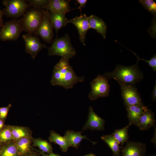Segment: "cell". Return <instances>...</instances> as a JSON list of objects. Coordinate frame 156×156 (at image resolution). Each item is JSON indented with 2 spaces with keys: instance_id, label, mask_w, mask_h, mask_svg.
Returning a JSON list of instances; mask_svg holds the SVG:
<instances>
[{
  "instance_id": "obj_1",
  "label": "cell",
  "mask_w": 156,
  "mask_h": 156,
  "mask_svg": "<svg viewBox=\"0 0 156 156\" xmlns=\"http://www.w3.org/2000/svg\"><path fill=\"white\" fill-rule=\"evenodd\" d=\"M69 60L62 58L54 66L50 81L52 85L60 86L68 89L73 88L77 83L84 80L83 77H79L75 74Z\"/></svg>"
},
{
  "instance_id": "obj_2",
  "label": "cell",
  "mask_w": 156,
  "mask_h": 156,
  "mask_svg": "<svg viewBox=\"0 0 156 156\" xmlns=\"http://www.w3.org/2000/svg\"><path fill=\"white\" fill-rule=\"evenodd\" d=\"M139 61L130 66L117 64L114 70L104 74L108 79H113L119 84L133 86L142 80L143 75L138 66Z\"/></svg>"
},
{
  "instance_id": "obj_3",
  "label": "cell",
  "mask_w": 156,
  "mask_h": 156,
  "mask_svg": "<svg viewBox=\"0 0 156 156\" xmlns=\"http://www.w3.org/2000/svg\"><path fill=\"white\" fill-rule=\"evenodd\" d=\"M48 52L49 55L60 56L69 60L76 53V51L73 47L67 34L62 37L55 39L48 48Z\"/></svg>"
},
{
  "instance_id": "obj_4",
  "label": "cell",
  "mask_w": 156,
  "mask_h": 156,
  "mask_svg": "<svg viewBox=\"0 0 156 156\" xmlns=\"http://www.w3.org/2000/svg\"><path fill=\"white\" fill-rule=\"evenodd\" d=\"M43 10L34 8L26 11L20 19L23 31L30 34H34L42 21Z\"/></svg>"
},
{
  "instance_id": "obj_5",
  "label": "cell",
  "mask_w": 156,
  "mask_h": 156,
  "mask_svg": "<svg viewBox=\"0 0 156 156\" xmlns=\"http://www.w3.org/2000/svg\"><path fill=\"white\" fill-rule=\"evenodd\" d=\"M23 31L20 19H14L3 24L0 29L1 41L17 40Z\"/></svg>"
},
{
  "instance_id": "obj_6",
  "label": "cell",
  "mask_w": 156,
  "mask_h": 156,
  "mask_svg": "<svg viewBox=\"0 0 156 156\" xmlns=\"http://www.w3.org/2000/svg\"><path fill=\"white\" fill-rule=\"evenodd\" d=\"M108 79L104 75H99L90 83L91 91L88 95L89 99L94 101L100 97L107 96L109 94L110 86Z\"/></svg>"
},
{
  "instance_id": "obj_7",
  "label": "cell",
  "mask_w": 156,
  "mask_h": 156,
  "mask_svg": "<svg viewBox=\"0 0 156 156\" xmlns=\"http://www.w3.org/2000/svg\"><path fill=\"white\" fill-rule=\"evenodd\" d=\"M3 4L5 7L3 10L4 15L15 19L23 16L30 7L24 0H4Z\"/></svg>"
},
{
  "instance_id": "obj_8",
  "label": "cell",
  "mask_w": 156,
  "mask_h": 156,
  "mask_svg": "<svg viewBox=\"0 0 156 156\" xmlns=\"http://www.w3.org/2000/svg\"><path fill=\"white\" fill-rule=\"evenodd\" d=\"M125 106L144 105L137 89L133 86L119 84Z\"/></svg>"
},
{
  "instance_id": "obj_9",
  "label": "cell",
  "mask_w": 156,
  "mask_h": 156,
  "mask_svg": "<svg viewBox=\"0 0 156 156\" xmlns=\"http://www.w3.org/2000/svg\"><path fill=\"white\" fill-rule=\"evenodd\" d=\"M53 29L49 19L48 11L43 10L42 21L34 34L40 36L44 41L50 43L51 42L53 37Z\"/></svg>"
},
{
  "instance_id": "obj_10",
  "label": "cell",
  "mask_w": 156,
  "mask_h": 156,
  "mask_svg": "<svg viewBox=\"0 0 156 156\" xmlns=\"http://www.w3.org/2000/svg\"><path fill=\"white\" fill-rule=\"evenodd\" d=\"M22 37L25 42V51L30 55L33 59L42 49L47 48L45 44L41 43L37 36L27 34L23 35Z\"/></svg>"
},
{
  "instance_id": "obj_11",
  "label": "cell",
  "mask_w": 156,
  "mask_h": 156,
  "mask_svg": "<svg viewBox=\"0 0 156 156\" xmlns=\"http://www.w3.org/2000/svg\"><path fill=\"white\" fill-rule=\"evenodd\" d=\"M68 23L73 24L77 28L79 35V39L82 44L85 46L86 36L88 30L90 29L88 17L86 14H81L73 18L68 20Z\"/></svg>"
},
{
  "instance_id": "obj_12",
  "label": "cell",
  "mask_w": 156,
  "mask_h": 156,
  "mask_svg": "<svg viewBox=\"0 0 156 156\" xmlns=\"http://www.w3.org/2000/svg\"><path fill=\"white\" fill-rule=\"evenodd\" d=\"M105 120L94 112L92 107L89 108L88 120L83 126L82 131L88 129L102 131L104 129Z\"/></svg>"
},
{
  "instance_id": "obj_13",
  "label": "cell",
  "mask_w": 156,
  "mask_h": 156,
  "mask_svg": "<svg viewBox=\"0 0 156 156\" xmlns=\"http://www.w3.org/2000/svg\"><path fill=\"white\" fill-rule=\"evenodd\" d=\"M146 150V145L144 143L128 141L122 150L121 156H144Z\"/></svg>"
},
{
  "instance_id": "obj_14",
  "label": "cell",
  "mask_w": 156,
  "mask_h": 156,
  "mask_svg": "<svg viewBox=\"0 0 156 156\" xmlns=\"http://www.w3.org/2000/svg\"><path fill=\"white\" fill-rule=\"evenodd\" d=\"M155 122L154 113L147 107L140 116L137 126L141 131H146L155 126Z\"/></svg>"
},
{
  "instance_id": "obj_15",
  "label": "cell",
  "mask_w": 156,
  "mask_h": 156,
  "mask_svg": "<svg viewBox=\"0 0 156 156\" xmlns=\"http://www.w3.org/2000/svg\"><path fill=\"white\" fill-rule=\"evenodd\" d=\"M125 107L129 123L131 125H134L137 126L140 116L147 107L144 105H129Z\"/></svg>"
},
{
  "instance_id": "obj_16",
  "label": "cell",
  "mask_w": 156,
  "mask_h": 156,
  "mask_svg": "<svg viewBox=\"0 0 156 156\" xmlns=\"http://www.w3.org/2000/svg\"><path fill=\"white\" fill-rule=\"evenodd\" d=\"M67 140L70 146L78 148L80 142L84 139L88 140L93 145L96 142H93L89 139L86 136L81 135V132L75 131L72 130H68L65 132L64 136Z\"/></svg>"
},
{
  "instance_id": "obj_17",
  "label": "cell",
  "mask_w": 156,
  "mask_h": 156,
  "mask_svg": "<svg viewBox=\"0 0 156 156\" xmlns=\"http://www.w3.org/2000/svg\"><path fill=\"white\" fill-rule=\"evenodd\" d=\"M50 21L55 29L56 34L61 28L67 25L68 20L65 13L56 12L48 11Z\"/></svg>"
},
{
  "instance_id": "obj_18",
  "label": "cell",
  "mask_w": 156,
  "mask_h": 156,
  "mask_svg": "<svg viewBox=\"0 0 156 156\" xmlns=\"http://www.w3.org/2000/svg\"><path fill=\"white\" fill-rule=\"evenodd\" d=\"M69 2L64 0H50L44 9L48 11L66 14L71 10Z\"/></svg>"
},
{
  "instance_id": "obj_19",
  "label": "cell",
  "mask_w": 156,
  "mask_h": 156,
  "mask_svg": "<svg viewBox=\"0 0 156 156\" xmlns=\"http://www.w3.org/2000/svg\"><path fill=\"white\" fill-rule=\"evenodd\" d=\"M88 20L90 29H95L103 38H105L106 36L107 26L103 20L100 18L93 15L88 17Z\"/></svg>"
},
{
  "instance_id": "obj_20",
  "label": "cell",
  "mask_w": 156,
  "mask_h": 156,
  "mask_svg": "<svg viewBox=\"0 0 156 156\" xmlns=\"http://www.w3.org/2000/svg\"><path fill=\"white\" fill-rule=\"evenodd\" d=\"M32 137H26L14 140L20 156H24L32 151Z\"/></svg>"
},
{
  "instance_id": "obj_21",
  "label": "cell",
  "mask_w": 156,
  "mask_h": 156,
  "mask_svg": "<svg viewBox=\"0 0 156 156\" xmlns=\"http://www.w3.org/2000/svg\"><path fill=\"white\" fill-rule=\"evenodd\" d=\"M49 140L51 142L58 145L64 152H66L69 148L70 147L68 141L64 136H61L53 130L50 131Z\"/></svg>"
},
{
  "instance_id": "obj_22",
  "label": "cell",
  "mask_w": 156,
  "mask_h": 156,
  "mask_svg": "<svg viewBox=\"0 0 156 156\" xmlns=\"http://www.w3.org/2000/svg\"><path fill=\"white\" fill-rule=\"evenodd\" d=\"M12 134L14 140L26 137H32V132L27 127L10 125Z\"/></svg>"
},
{
  "instance_id": "obj_23",
  "label": "cell",
  "mask_w": 156,
  "mask_h": 156,
  "mask_svg": "<svg viewBox=\"0 0 156 156\" xmlns=\"http://www.w3.org/2000/svg\"><path fill=\"white\" fill-rule=\"evenodd\" d=\"M0 156H20L14 140L3 144Z\"/></svg>"
},
{
  "instance_id": "obj_24",
  "label": "cell",
  "mask_w": 156,
  "mask_h": 156,
  "mask_svg": "<svg viewBox=\"0 0 156 156\" xmlns=\"http://www.w3.org/2000/svg\"><path fill=\"white\" fill-rule=\"evenodd\" d=\"M101 139L109 147L114 156H120V144L112 134L103 135Z\"/></svg>"
},
{
  "instance_id": "obj_25",
  "label": "cell",
  "mask_w": 156,
  "mask_h": 156,
  "mask_svg": "<svg viewBox=\"0 0 156 156\" xmlns=\"http://www.w3.org/2000/svg\"><path fill=\"white\" fill-rule=\"evenodd\" d=\"M131 125L129 123L122 128L116 130L111 134L122 146L125 143L128 142L129 139L128 130Z\"/></svg>"
},
{
  "instance_id": "obj_26",
  "label": "cell",
  "mask_w": 156,
  "mask_h": 156,
  "mask_svg": "<svg viewBox=\"0 0 156 156\" xmlns=\"http://www.w3.org/2000/svg\"><path fill=\"white\" fill-rule=\"evenodd\" d=\"M32 143L33 146L38 148L40 150L47 154L53 153V147L51 144L46 140L41 138H32Z\"/></svg>"
},
{
  "instance_id": "obj_27",
  "label": "cell",
  "mask_w": 156,
  "mask_h": 156,
  "mask_svg": "<svg viewBox=\"0 0 156 156\" xmlns=\"http://www.w3.org/2000/svg\"><path fill=\"white\" fill-rule=\"evenodd\" d=\"M14 139L10 125H5L0 131V142L4 144Z\"/></svg>"
},
{
  "instance_id": "obj_28",
  "label": "cell",
  "mask_w": 156,
  "mask_h": 156,
  "mask_svg": "<svg viewBox=\"0 0 156 156\" xmlns=\"http://www.w3.org/2000/svg\"><path fill=\"white\" fill-rule=\"evenodd\" d=\"M29 4V6L33 8L43 10L49 3V0H25Z\"/></svg>"
},
{
  "instance_id": "obj_29",
  "label": "cell",
  "mask_w": 156,
  "mask_h": 156,
  "mask_svg": "<svg viewBox=\"0 0 156 156\" xmlns=\"http://www.w3.org/2000/svg\"><path fill=\"white\" fill-rule=\"evenodd\" d=\"M139 2L144 8L154 16L156 14V3L153 0H139Z\"/></svg>"
},
{
  "instance_id": "obj_30",
  "label": "cell",
  "mask_w": 156,
  "mask_h": 156,
  "mask_svg": "<svg viewBox=\"0 0 156 156\" xmlns=\"http://www.w3.org/2000/svg\"><path fill=\"white\" fill-rule=\"evenodd\" d=\"M128 49V48H127ZM129 50L130 51L132 52L136 56L137 61H139L140 60H142L146 62L147 63L148 65L151 67L154 71H156V55L154 54L153 57H152L151 59L149 60H146L144 59H141L140 58L139 56H138L137 55L134 53L133 52L131 51L130 50Z\"/></svg>"
},
{
  "instance_id": "obj_31",
  "label": "cell",
  "mask_w": 156,
  "mask_h": 156,
  "mask_svg": "<svg viewBox=\"0 0 156 156\" xmlns=\"http://www.w3.org/2000/svg\"><path fill=\"white\" fill-rule=\"evenodd\" d=\"M12 105L9 104L7 106L0 107V119L5 120L8 116V113L12 107Z\"/></svg>"
},
{
  "instance_id": "obj_32",
  "label": "cell",
  "mask_w": 156,
  "mask_h": 156,
  "mask_svg": "<svg viewBox=\"0 0 156 156\" xmlns=\"http://www.w3.org/2000/svg\"><path fill=\"white\" fill-rule=\"evenodd\" d=\"M87 1L86 0H77L76 1L79 4V5L77 8L75 9H79L81 12L82 8L84 7L86 4Z\"/></svg>"
},
{
  "instance_id": "obj_33",
  "label": "cell",
  "mask_w": 156,
  "mask_h": 156,
  "mask_svg": "<svg viewBox=\"0 0 156 156\" xmlns=\"http://www.w3.org/2000/svg\"><path fill=\"white\" fill-rule=\"evenodd\" d=\"M37 151L40 153L42 156H60L59 155L53 153V152L49 154H47L45 153L40 150Z\"/></svg>"
},
{
  "instance_id": "obj_34",
  "label": "cell",
  "mask_w": 156,
  "mask_h": 156,
  "mask_svg": "<svg viewBox=\"0 0 156 156\" xmlns=\"http://www.w3.org/2000/svg\"><path fill=\"white\" fill-rule=\"evenodd\" d=\"M152 100L154 101H156V83L155 82V84L152 92Z\"/></svg>"
},
{
  "instance_id": "obj_35",
  "label": "cell",
  "mask_w": 156,
  "mask_h": 156,
  "mask_svg": "<svg viewBox=\"0 0 156 156\" xmlns=\"http://www.w3.org/2000/svg\"><path fill=\"white\" fill-rule=\"evenodd\" d=\"M4 15V13L3 10L0 9V27L2 26L4 24L3 16Z\"/></svg>"
},
{
  "instance_id": "obj_36",
  "label": "cell",
  "mask_w": 156,
  "mask_h": 156,
  "mask_svg": "<svg viewBox=\"0 0 156 156\" xmlns=\"http://www.w3.org/2000/svg\"><path fill=\"white\" fill-rule=\"evenodd\" d=\"M24 156H40L37 153L32 151L30 153Z\"/></svg>"
},
{
  "instance_id": "obj_37",
  "label": "cell",
  "mask_w": 156,
  "mask_h": 156,
  "mask_svg": "<svg viewBox=\"0 0 156 156\" xmlns=\"http://www.w3.org/2000/svg\"><path fill=\"white\" fill-rule=\"evenodd\" d=\"M5 125V120L0 119V131L4 128Z\"/></svg>"
},
{
  "instance_id": "obj_38",
  "label": "cell",
  "mask_w": 156,
  "mask_h": 156,
  "mask_svg": "<svg viewBox=\"0 0 156 156\" xmlns=\"http://www.w3.org/2000/svg\"><path fill=\"white\" fill-rule=\"evenodd\" d=\"M155 133L154 134V135L153 136V138H152V140H151V141L152 143H154L155 144H156V129L155 128Z\"/></svg>"
},
{
  "instance_id": "obj_39",
  "label": "cell",
  "mask_w": 156,
  "mask_h": 156,
  "mask_svg": "<svg viewBox=\"0 0 156 156\" xmlns=\"http://www.w3.org/2000/svg\"><path fill=\"white\" fill-rule=\"evenodd\" d=\"M84 156H95V155L94 154L90 153L87 154Z\"/></svg>"
},
{
  "instance_id": "obj_40",
  "label": "cell",
  "mask_w": 156,
  "mask_h": 156,
  "mask_svg": "<svg viewBox=\"0 0 156 156\" xmlns=\"http://www.w3.org/2000/svg\"><path fill=\"white\" fill-rule=\"evenodd\" d=\"M3 144H1V143L0 142V151L1 149V148L2 147Z\"/></svg>"
},
{
  "instance_id": "obj_41",
  "label": "cell",
  "mask_w": 156,
  "mask_h": 156,
  "mask_svg": "<svg viewBox=\"0 0 156 156\" xmlns=\"http://www.w3.org/2000/svg\"><path fill=\"white\" fill-rule=\"evenodd\" d=\"M155 156V155H154V156Z\"/></svg>"
}]
</instances>
